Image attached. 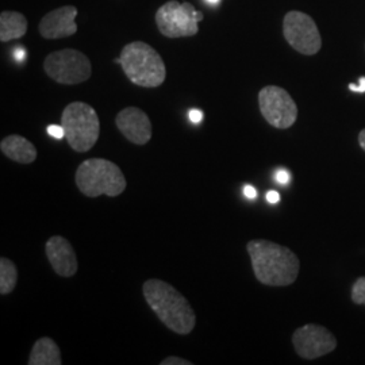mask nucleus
<instances>
[{"label":"nucleus","instance_id":"1","mask_svg":"<svg viewBox=\"0 0 365 365\" xmlns=\"http://www.w3.org/2000/svg\"><path fill=\"white\" fill-rule=\"evenodd\" d=\"M256 279L269 287H287L300 271L299 259L291 249L268 240H252L247 245Z\"/></svg>","mask_w":365,"mask_h":365},{"label":"nucleus","instance_id":"2","mask_svg":"<svg viewBox=\"0 0 365 365\" xmlns=\"http://www.w3.org/2000/svg\"><path fill=\"white\" fill-rule=\"evenodd\" d=\"M144 298L157 318L180 336L190 334L196 324V315L190 302L182 294L160 279H149L144 283Z\"/></svg>","mask_w":365,"mask_h":365},{"label":"nucleus","instance_id":"3","mask_svg":"<svg viewBox=\"0 0 365 365\" xmlns=\"http://www.w3.org/2000/svg\"><path fill=\"white\" fill-rule=\"evenodd\" d=\"M115 63L122 66L133 84L144 88L160 87L167 78V68L161 56L143 41L128 43Z\"/></svg>","mask_w":365,"mask_h":365},{"label":"nucleus","instance_id":"4","mask_svg":"<svg viewBox=\"0 0 365 365\" xmlns=\"http://www.w3.org/2000/svg\"><path fill=\"white\" fill-rule=\"evenodd\" d=\"M78 191L88 197H115L126 190V179L115 163L106 158H88L76 170Z\"/></svg>","mask_w":365,"mask_h":365},{"label":"nucleus","instance_id":"5","mask_svg":"<svg viewBox=\"0 0 365 365\" xmlns=\"http://www.w3.org/2000/svg\"><path fill=\"white\" fill-rule=\"evenodd\" d=\"M69 146L78 153L91 150L101 135V120L95 108L84 102L66 106L61 115Z\"/></svg>","mask_w":365,"mask_h":365},{"label":"nucleus","instance_id":"6","mask_svg":"<svg viewBox=\"0 0 365 365\" xmlns=\"http://www.w3.org/2000/svg\"><path fill=\"white\" fill-rule=\"evenodd\" d=\"M203 21V14L195 10L188 3L170 0L164 3L156 13V24L160 33L168 38L192 37L199 31V22Z\"/></svg>","mask_w":365,"mask_h":365},{"label":"nucleus","instance_id":"7","mask_svg":"<svg viewBox=\"0 0 365 365\" xmlns=\"http://www.w3.org/2000/svg\"><path fill=\"white\" fill-rule=\"evenodd\" d=\"M45 73L58 84L75 86L91 78L90 58L76 49H63L53 52L45 58Z\"/></svg>","mask_w":365,"mask_h":365},{"label":"nucleus","instance_id":"8","mask_svg":"<svg viewBox=\"0 0 365 365\" xmlns=\"http://www.w3.org/2000/svg\"><path fill=\"white\" fill-rule=\"evenodd\" d=\"M261 115L276 129H289L298 119V106L284 88L267 86L259 92Z\"/></svg>","mask_w":365,"mask_h":365},{"label":"nucleus","instance_id":"9","mask_svg":"<svg viewBox=\"0 0 365 365\" xmlns=\"http://www.w3.org/2000/svg\"><path fill=\"white\" fill-rule=\"evenodd\" d=\"M283 34L292 49L314 56L322 48V38L313 18L302 11H289L283 21Z\"/></svg>","mask_w":365,"mask_h":365},{"label":"nucleus","instance_id":"10","mask_svg":"<svg viewBox=\"0 0 365 365\" xmlns=\"http://www.w3.org/2000/svg\"><path fill=\"white\" fill-rule=\"evenodd\" d=\"M295 352L304 360H315L327 356L337 348V339L327 327L307 324L292 334Z\"/></svg>","mask_w":365,"mask_h":365},{"label":"nucleus","instance_id":"11","mask_svg":"<svg viewBox=\"0 0 365 365\" xmlns=\"http://www.w3.org/2000/svg\"><path fill=\"white\" fill-rule=\"evenodd\" d=\"M115 125L131 144L146 145L152 140V122L138 107H126L115 118Z\"/></svg>","mask_w":365,"mask_h":365},{"label":"nucleus","instance_id":"12","mask_svg":"<svg viewBox=\"0 0 365 365\" xmlns=\"http://www.w3.org/2000/svg\"><path fill=\"white\" fill-rule=\"evenodd\" d=\"M75 6H64L46 14L38 25L39 34L46 39H60L71 37L78 33Z\"/></svg>","mask_w":365,"mask_h":365},{"label":"nucleus","instance_id":"13","mask_svg":"<svg viewBox=\"0 0 365 365\" xmlns=\"http://www.w3.org/2000/svg\"><path fill=\"white\" fill-rule=\"evenodd\" d=\"M46 257L51 262L54 272L61 277H72L78 272V256L71 242L61 237L53 235L45 245Z\"/></svg>","mask_w":365,"mask_h":365},{"label":"nucleus","instance_id":"14","mask_svg":"<svg viewBox=\"0 0 365 365\" xmlns=\"http://www.w3.org/2000/svg\"><path fill=\"white\" fill-rule=\"evenodd\" d=\"M0 150L4 156L18 164H31L37 158V149L27 138L13 134L1 140Z\"/></svg>","mask_w":365,"mask_h":365},{"label":"nucleus","instance_id":"15","mask_svg":"<svg viewBox=\"0 0 365 365\" xmlns=\"http://www.w3.org/2000/svg\"><path fill=\"white\" fill-rule=\"evenodd\" d=\"M29 365H61V352L58 345L49 337H42L37 339L30 356Z\"/></svg>","mask_w":365,"mask_h":365},{"label":"nucleus","instance_id":"16","mask_svg":"<svg viewBox=\"0 0 365 365\" xmlns=\"http://www.w3.org/2000/svg\"><path fill=\"white\" fill-rule=\"evenodd\" d=\"M27 33V19L24 14L3 11L0 14V41L10 42Z\"/></svg>","mask_w":365,"mask_h":365},{"label":"nucleus","instance_id":"17","mask_svg":"<svg viewBox=\"0 0 365 365\" xmlns=\"http://www.w3.org/2000/svg\"><path fill=\"white\" fill-rule=\"evenodd\" d=\"M18 282V269L13 261L6 257L0 259V294H11Z\"/></svg>","mask_w":365,"mask_h":365},{"label":"nucleus","instance_id":"18","mask_svg":"<svg viewBox=\"0 0 365 365\" xmlns=\"http://www.w3.org/2000/svg\"><path fill=\"white\" fill-rule=\"evenodd\" d=\"M352 300L356 304H365V276L359 277L353 283Z\"/></svg>","mask_w":365,"mask_h":365},{"label":"nucleus","instance_id":"19","mask_svg":"<svg viewBox=\"0 0 365 365\" xmlns=\"http://www.w3.org/2000/svg\"><path fill=\"white\" fill-rule=\"evenodd\" d=\"M46 130H48V134L56 140H61L66 137V130H64L63 125H51V126H48Z\"/></svg>","mask_w":365,"mask_h":365},{"label":"nucleus","instance_id":"20","mask_svg":"<svg viewBox=\"0 0 365 365\" xmlns=\"http://www.w3.org/2000/svg\"><path fill=\"white\" fill-rule=\"evenodd\" d=\"M194 363L190 360H184L182 357L178 356H170L167 359H164L163 361H160V365H192Z\"/></svg>","mask_w":365,"mask_h":365},{"label":"nucleus","instance_id":"21","mask_svg":"<svg viewBox=\"0 0 365 365\" xmlns=\"http://www.w3.org/2000/svg\"><path fill=\"white\" fill-rule=\"evenodd\" d=\"M289 179H291V175H289L288 170H279L276 172V182H279V184L286 185V184L289 182Z\"/></svg>","mask_w":365,"mask_h":365},{"label":"nucleus","instance_id":"22","mask_svg":"<svg viewBox=\"0 0 365 365\" xmlns=\"http://www.w3.org/2000/svg\"><path fill=\"white\" fill-rule=\"evenodd\" d=\"M188 118H190V120L192 122V123H200L202 120H203V113L200 111V110H197V108H192V110H190V113H188Z\"/></svg>","mask_w":365,"mask_h":365},{"label":"nucleus","instance_id":"23","mask_svg":"<svg viewBox=\"0 0 365 365\" xmlns=\"http://www.w3.org/2000/svg\"><path fill=\"white\" fill-rule=\"evenodd\" d=\"M14 56H15V60H16L18 63H24L27 57L26 49L22 48V46H19V48H16V49L14 51Z\"/></svg>","mask_w":365,"mask_h":365},{"label":"nucleus","instance_id":"24","mask_svg":"<svg viewBox=\"0 0 365 365\" xmlns=\"http://www.w3.org/2000/svg\"><path fill=\"white\" fill-rule=\"evenodd\" d=\"M265 197H267V202L271 203V205H276V203L280 202V194L277 191H274V190L268 191Z\"/></svg>","mask_w":365,"mask_h":365},{"label":"nucleus","instance_id":"25","mask_svg":"<svg viewBox=\"0 0 365 365\" xmlns=\"http://www.w3.org/2000/svg\"><path fill=\"white\" fill-rule=\"evenodd\" d=\"M244 195L247 196L248 199H256L257 197V191H256V188L255 187H252V185H245L244 187Z\"/></svg>","mask_w":365,"mask_h":365},{"label":"nucleus","instance_id":"26","mask_svg":"<svg viewBox=\"0 0 365 365\" xmlns=\"http://www.w3.org/2000/svg\"><path fill=\"white\" fill-rule=\"evenodd\" d=\"M349 90L353 92H365V78H360V84H349Z\"/></svg>","mask_w":365,"mask_h":365},{"label":"nucleus","instance_id":"27","mask_svg":"<svg viewBox=\"0 0 365 365\" xmlns=\"http://www.w3.org/2000/svg\"><path fill=\"white\" fill-rule=\"evenodd\" d=\"M359 144H360L361 149L365 152V129L360 131V134H359Z\"/></svg>","mask_w":365,"mask_h":365},{"label":"nucleus","instance_id":"28","mask_svg":"<svg viewBox=\"0 0 365 365\" xmlns=\"http://www.w3.org/2000/svg\"><path fill=\"white\" fill-rule=\"evenodd\" d=\"M206 1H207V3H212V4H215V3H218L220 0H206Z\"/></svg>","mask_w":365,"mask_h":365}]
</instances>
